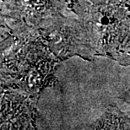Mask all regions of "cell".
Returning a JSON list of instances; mask_svg holds the SVG:
<instances>
[{"label": "cell", "mask_w": 130, "mask_h": 130, "mask_svg": "<svg viewBox=\"0 0 130 130\" xmlns=\"http://www.w3.org/2000/svg\"><path fill=\"white\" fill-rule=\"evenodd\" d=\"M122 67H130V30L109 58Z\"/></svg>", "instance_id": "52a82bcc"}, {"label": "cell", "mask_w": 130, "mask_h": 130, "mask_svg": "<svg viewBox=\"0 0 130 130\" xmlns=\"http://www.w3.org/2000/svg\"><path fill=\"white\" fill-rule=\"evenodd\" d=\"M46 50L37 28L1 15V85L19 76Z\"/></svg>", "instance_id": "7a4b0ae2"}, {"label": "cell", "mask_w": 130, "mask_h": 130, "mask_svg": "<svg viewBox=\"0 0 130 130\" xmlns=\"http://www.w3.org/2000/svg\"><path fill=\"white\" fill-rule=\"evenodd\" d=\"M62 62L46 50L39 55L22 74L1 85V88L16 90L39 99L45 90L59 84L57 72Z\"/></svg>", "instance_id": "277c9868"}, {"label": "cell", "mask_w": 130, "mask_h": 130, "mask_svg": "<svg viewBox=\"0 0 130 130\" xmlns=\"http://www.w3.org/2000/svg\"><path fill=\"white\" fill-rule=\"evenodd\" d=\"M72 14L68 0H1V15L36 27L47 18Z\"/></svg>", "instance_id": "8992f818"}, {"label": "cell", "mask_w": 130, "mask_h": 130, "mask_svg": "<svg viewBox=\"0 0 130 130\" xmlns=\"http://www.w3.org/2000/svg\"><path fill=\"white\" fill-rule=\"evenodd\" d=\"M37 29L48 50L62 63L74 57L90 63L97 58L95 43L89 29L73 13L49 17Z\"/></svg>", "instance_id": "6da1fadb"}, {"label": "cell", "mask_w": 130, "mask_h": 130, "mask_svg": "<svg viewBox=\"0 0 130 130\" xmlns=\"http://www.w3.org/2000/svg\"><path fill=\"white\" fill-rule=\"evenodd\" d=\"M38 101L13 89L1 88V129H36Z\"/></svg>", "instance_id": "5b68a950"}, {"label": "cell", "mask_w": 130, "mask_h": 130, "mask_svg": "<svg viewBox=\"0 0 130 130\" xmlns=\"http://www.w3.org/2000/svg\"><path fill=\"white\" fill-rule=\"evenodd\" d=\"M69 7L86 25L95 43L97 58L109 59L130 30V16L115 8L87 0H68Z\"/></svg>", "instance_id": "3957f363"}, {"label": "cell", "mask_w": 130, "mask_h": 130, "mask_svg": "<svg viewBox=\"0 0 130 130\" xmlns=\"http://www.w3.org/2000/svg\"><path fill=\"white\" fill-rule=\"evenodd\" d=\"M92 4L106 5L126 13L130 16V0H87Z\"/></svg>", "instance_id": "ba28073f"}]
</instances>
